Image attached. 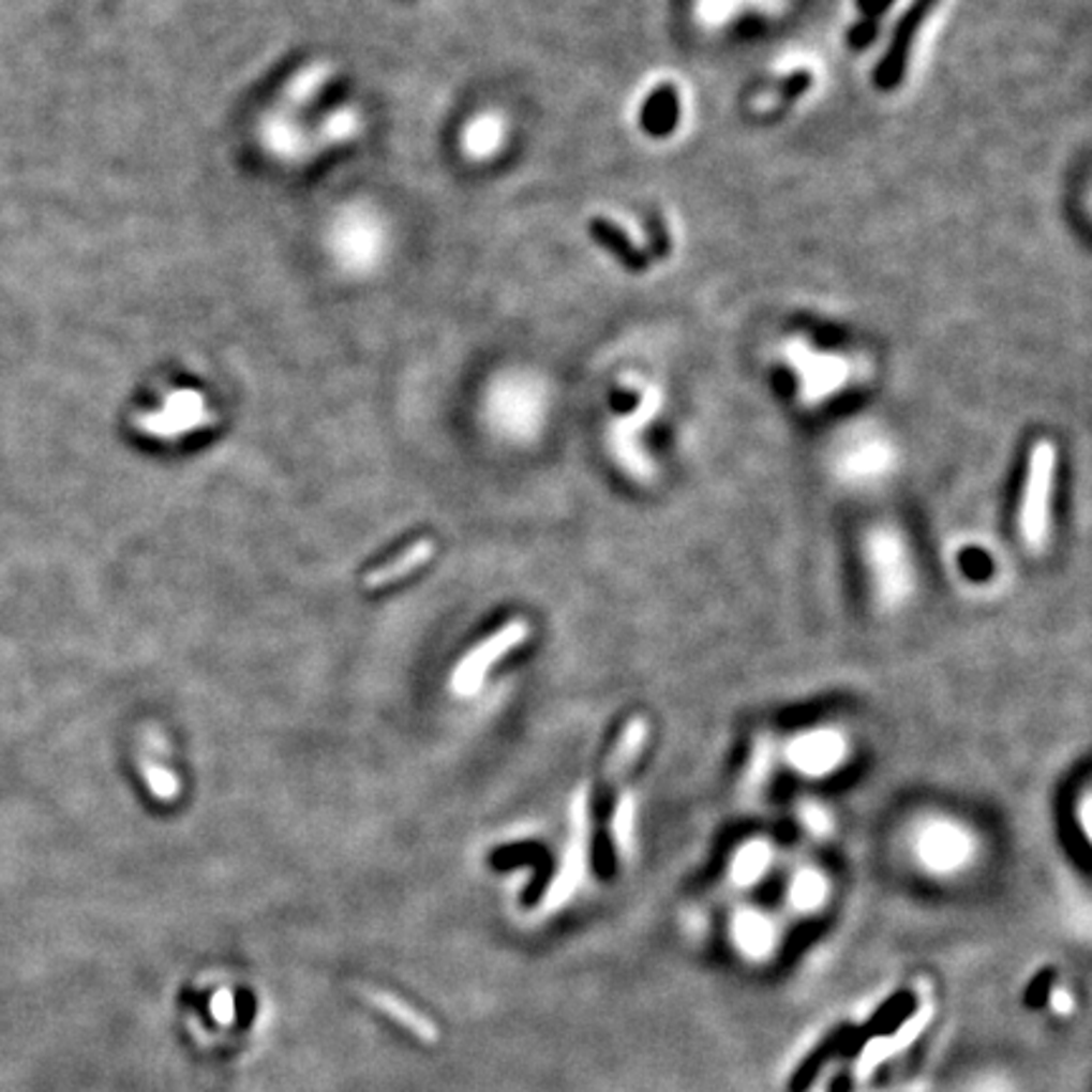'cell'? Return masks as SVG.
<instances>
[{"label": "cell", "mask_w": 1092, "mask_h": 1092, "mask_svg": "<svg viewBox=\"0 0 1092 1092\" xmlns=\"http://www.w3.org/2000/svg\"><path fill=\"white\" fill-rule=\"evenodd\" d=\"M569 829H572V835H569L565 859H562L559 872L549 880L544 898H554L556 893H562V887L569 885V880H572L574 872L587 868V859H589V794L584 792V787H582V792H577L572 809H569Z\"/></svg>", "instance_id": "6"}, {"label": "cell", "mask_w": 1092, "mask_h": 1092, "mask_svg": "<svg viewBox=\"0 0 1092 1092\" xmlns=\"http://www.w3.org/2000/svg\"><path fill=\"white\" fill-rule=\"evenodd\" d=\"M635 829V807H632L630 794H623L617 802L615 817H612V837H615V844L619 852L627 848V837Z\"/></svg>", "instance_id": "19"}, {"label": "cell", "mask_w": 1092, "mask_h": 1092, "mask_svg": "<svg viewBox=\"0 0 1092 1092\" xmlns=\"http://www.w3.org/2000/svg\"><path fill=\"white\" fill-rule=\"evenodd\" d=\"M936 3H939V0H913L911 9H908L903 13V18L898 20L896 31H893V36H891V46H887L885 56L880 59L878 69H876V76H872L878 89L893 91L900 81H903L913 41H915V36H918L923 20H926L928 13L936 9Z\"/></svg>", "instance_id": "5"}, {"label": "cell", "mask_w": 1092, "mask_h": 1092, "mask_svg": "<svg viewBox=\"0 0 1092 1092\" xmlns=\"http://www.w3.org/2000/svg\"><path fill=\"white\" fill-rule=\"evenodd\" d=\"M921 999L915 997L911 989H900L896 994H891L883 1004L878 1006L876 1012L870 1014L865 1024H859L852 1030V1034L844 1042L840 1057L842 1060H855V1057L863 1052L865 1047L870 1045L872 1039H885L893 1037V1034L900 1032V1027L906 1021H911L915 1014H918Z\"/></svg>", "instance_id": "4"}, {"label": "cell", "mask_w": 1092, "mask_h": 1092, "mask_svg": "<svg viewBox=\"0 0 1092 1092\" xmlns=\"http://www.w3.org/2000/svg\"><path fill=\"white\" fill-rule=\"evenodd\" d=\"M143 777L150 787V794L158 802H175L180 797V781L175 774L167 769V766L158 764V761L145 759L143 761Z\"/></svg>", "instance_id": "17"}, {"label": "cell", "mask_w": 1092, "mask_h": 1092, "mask_svg": "<svg viewBox=\"0 0 1092 1092\" xmlns=\"http://www.w3.org/2000/svg\"><path fill=\"white\" fill-rule=\"evenodd\" d=\"M256 1012H258V1002H256V994L249 989V986H241V989L236 991V1014H238V1027L241 1030H249V1027L253 1024V1019H256Z\"/></svg>", "instance_id": "20"}, {"label": "cell", "mask_w": 1092, "mask_h": 1092, "mask_svg": "<svg viewBox=\"0 0 1092 1092\" xmlns=\"http://www.w3.org/2000/svg\"><path fill=\"white\" fill-rule=\"evenodd\" d=\"M852 1030H855V1024L835 1027V1030L829 1032L827 1037H824L820 1045L812 1049V1052H807L805 1060L799 1062L797 1069H794L792 1077H789V1082H787L789 1092H809V1088H812L817 1077H820L824 1065H827L833 1057H840L844 1042H848Z\"/></svg>", "instance_id": "7"}, {"label": "cell", "mask_w": 1092, "mask_h": 1092, "mask_svg": "<svg viewBox=\"0 0 1092 1092\" xmlns=\"http://www.w3.org/2000/svg\"><path fill=\"white\" fill-rule=\"evenodd\" d=\"M264 126V143L269 145V150H273L279 154V158L284 160H301V158H309V154L314 152L316 147V139H309L304 132L296 130L294 124H288V119H281V117H273V119H266Z\"/></svg>", "instance_id": "13"}, {"label": "cell", "mask_w": 1092, "mask_h": 1092, "mask_svg": "<svg viewBox=\"0 0 1092 1092\" xmlns=\"http://www.w3.org/2000/svg\"><path fill=\"white\" fill-rule=\"evenodd\" d=\"M504 139V122L496 115H481L468 124L463 132V152H468L474 160L491 158L502 147Z\"/></svg>", "instance_id": "14"}, {"label": "cell", "mask_w": 1092, "mask_h": 1092, "mask_svg": "<svg viewBox=\"0 0 1092 1092\" xmlns=\"http://www.w3.org/2000/svg\"><path fill=\"white\" fill-rule=\"evenodd\" d=\"M647 736H650V723L643 716L630 718L619 731L615 749H612L608 764H604V781L623 779L632 769L640 753L645 749Z\"/></svg>", "instance_id": "8"}, {"label": "cell", "mask_w": 1092, "mask_h": 1092, "mask_svg": "<svg viewBox=\"0 0 1092 1092\" xmlns=\"http://www.w3.org/2000/svg\"><path fill=\"white\" fill-rule=\"evenodd\" d=\"M852 1090V1080L848 1075H837L833 1084H829V1092H850Z\"/></svg>", "instance_id": "23"}, {"label": "cell", "mask_w": 1092, "mask_h": 1092, "mask_svg": "<svg viewBox=\"0 0 1092 1092\" xmlns=\"http://www.w3.org/2000/svg\"><path fill=\"white\" fill-rule=\"evenodd\" d=\"M893 3H896V0H857V11L870 20V18L883 16V13L891 9Z\"/></svg>", "instance_id": "21"}, {"label": "cell", "mask_w": 1092, "mask_h": 1092, "mask_svg": "<svg viewBox=\"0 0 1092 1092\" xmlns=\"http://www.w3.org/2000/svg\"><path fill=\"white\" fill-rule=\"evenodd\" d=\"M359 115L355 109H336L334 115L324 119L319 126V135H316V145H340L349 143L351 137L359 132Z\"/></svg>", "instance_id": "16"}, {"label": "cell", "mask_w": 1092, "mask_h": 1092, "mask_svg": "<svg viewBox=\"0 0 1092 1092\" xmlns=\"http://www.w3.org/2000/svg\"><path fill=\"white\" fill-rule=\"evenodd\" d=\"M680 104H678V91H675L673 84H663L647 96L643 111H640V122H643V130L653 137H665L671 135L678 124Z\"/></svg>", "instance_id": "11"}, {"label": "cell", "mask_w": 1092, "mask_h": 1092, "mask_svg": "<svg viewBox=\"0 0 1092 1092\" xmlns=\"http://www.w3.org/2000/svg\"><path fill=\"white\" fill-rule=\"evenodd\" d=\"M329 76H332V66L329 63H312V66L304 69V72H299L294 76V81L288 84L286 89V104L288 107H306L312 99L319 94L324 84L329 81Z\"/></svg>", "instance_id": "15"}, {"label": "cell", "mask_w": 1092, "mask_h": 1092, "mask_svg": "<svg viewBox=\"0 0 1092 1092\" xmlns=\"http://www.w3.org/2000/svg\"><path fill=\"white\" fill-rule=\"evenodd\" d=\"M589 234L597 243L602 245L604 251H610L627 271L640 273L650 266V260H647L645 253L625 236V230L619 228V225L608 221V218H595V221L589 223Z\"/></svg>", "instance_id": "10"}, {"label": "cell", "mask_w": 1092, "mask_h": 1092, "mask_svg": "<svg viewBox=\"0 0 1092 1092\" xmlns=\"http://www.w3.org/2000/svg\"><path fill=\"white\" fill-rule=\"evenodd\" d=\"M1054 982H1057V971L1049 969V967L1042 969L1039 974H1034L1032 982L1027 984V989H1024V1006H1027V1009H1032V1012L1045 1009V1006L1049 1004V999H1052Z\"/></svg>", "instance_id": "18"}, {"label": "cell", "mask_w": 1092, "mask_h": 1092, "mask_svg": "<svg viewBox=\"0 0 1092 1092\" xmlns=\"http://www.w3.org/2000/svg\"><path fill=\"white\" fill-rule=\"evenodd\" d=\"M528 635H532V627H528L526 619L519 617L509 619V623L498 627L493 635L481 640L468 655H463V658L458 660L453 675H450V688H453L458 699H470V695H476L483 686L485 675L491 673V668L496 665L504 655L517 650L524 640H528Z\"/></svg>", "instance_id": "2"}, {"label": "cell", "mask_w": 1092, "mask_h": 1092, "mask_svg": "<svg viewBox=\"0 0 1092 1092\" xmlns=\"http://www.w3.org/2000/svg\"><path fill=\"white\" fill-rule=\"evenodd\" d=\"M842 753H844L842 738L837 734H827V731H822V734L799 738V742L794 744L792 759L802 772L824 774V772H833V766L842 759Z\"/></svg>", "instance_id": "9"}, {"label": "cell", "mask_w": 1092, "mask_h": 1092, "mask_svg": "<svg viewBox=\"0 0 1092 1092\" xmlns=\"http://www.w3.org/2000/svg\"><path fill=\"white\" fill-rule=\"evenodd\" d=\"M1057 474V450L1052 443L1042 440L1034 446L1030 455V468H1027L1024 491H1021V509H1019V528L1030 549H1039L1047 539L1049 526V498H1052V485Z\"/></svg>", "instance_id": "1"}, {"label": "cell", "mask_w": 1092, "mask_h": 1092, "mask_svg": "<svg viewBox=\"0 0 1092 1092\" xmlns=\"http://www.w3.org/2000/svg\"><path fill=\"white\" fill-rule=\"evenodd\" d=\"M143 433L152 438L173 440L182 435L195 433V430L208 428L215 422V415L210 413L206 394L197 390H175L165 398L160 410L145 413L135 420Z\"/></svg>", "instance_id": "3"}, {"label": "cell", "mask_w": 1092, "mask_h": 1092, "mask_svg": "<svg viewBox=\"0 0 1092 1092\" xmlns=\"http://www.w3.org/2000/svg\"><path fill=\"white\" fill-rule=\"evenodd\" d=\"M433 554H435V541L418 539L413 547H407L403 554L394 556L390 565L379 567V569H375V572H370L368 577H364V584H368V589H383V587H387V584L405 580V577L413 574L415 569L428 565V562L433 559Z\"/></svg>", "instance_id": "12"}, {"label": "cell", "mask_w": 1092, "mask_h": 1092, "mask_svg": "<svg viewBox=\"0 0 1092 1092\" xmlns=\"http://www.w3.org/2000/svg\"><path fill=\"white\" fill-rule=\"evenodd\" d=\"M809 84H812V81H809V76H807V74H805V72H799V74H794V76H792V79H787V87H784V94H787V96H789V99H794V96H799V94H805V91H807V89H809Z\"/></svg>", "instance_id": "22"}]
</instances>
